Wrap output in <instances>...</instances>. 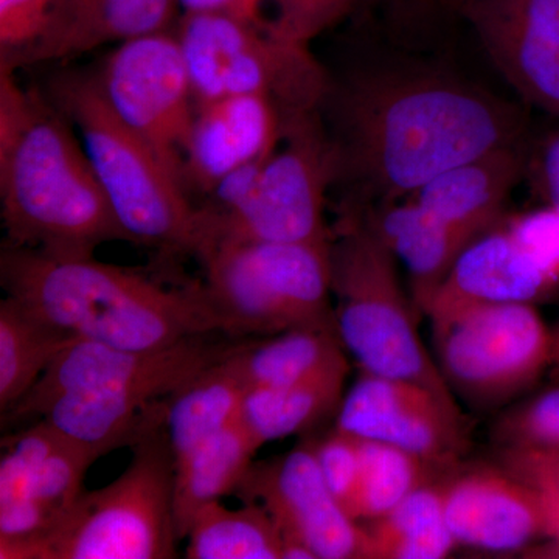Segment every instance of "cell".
<instances>
[{
	"label": "cell",
	"mask_w": 559,
	"mask_h": 559,
	"mask_svg": "<svg viewBox=\"0 0 559 559\" xmlns=\"http://www.w3.org/2000/svg\"><path fill=\"white\" fill-rule=\"evenodd\" d=\"M336 180L393 198L489 151L518 145L513 106L451 76L374 72L330 84Z\"/></svg>",
	"instance_id": "1"
},
{
	"label": "cell",
	"mask_w": 559,
	"mask_h": 559,
	"mask_svg": "<svg viewBox=\"0 0 559 559\" xmlns=\"http://www.w3.org/2000/svg\"><path fill=\"white\" fill-rule=\"evenodd\" d=\"M0 209L11 248L86 259L108 242L134 245L68 117L11 72H0Z\"/></svg>",
	"instance_id": "2"
},
{
	"label": "cell",
	"mask_w": 559,
	"mask_h": 559,
	"mask_svg": "<svg viewBox=\"0 0 559 559\" xmlns=\"http://www.w3.org/2000/svg\"><path fill=\"white\" fill-rule=\"evenodd\" d=\"M0 283L31 314L80 341L157 349L224 334L202 283L165 286L94 257L58 259L3 245Z\"/></svg>",
	"instance_id": "3"
},
{
	"label": "cell",
	"mask_w": 559,
	"mask_h": 559,
	"mask_svg": "<svg viewBox=\"0 0 559 559\" xmlns=\"http://www.w3.org/2000/svg\"><path fill=\"white\" fill-rule=\"evenodd\" d=\"M210 336L157 349L72 342L2 418L44 419L103 457L164 425L171 396L241 345Z\"/></svg>",
	"instance_id": "4"
},
{
	"label": "cell",
	"mask_w": 559,
	"mask_h": 559,
	"mask_svg": "<svg viewBox=\"0 0 559 559\" xmlns=\"http://www.w3.org/2000/svg\"><path fill=\"white\" fill-rule=\"evenodd\" d=\"M46 95L79 132L110 207L134 245L193 255L197 205L164 162L109 108L95 73H55Z\"/></svg>",
	"instance_id": "5"
},
{
	"label": "cell",
	"mask_w": 559,
	"mask_h": 559,
	"mask_svg": "<svg viewBox=\"0 0 559 559\" xmlns=\"http://www.w3.org/2000/svg\"><path fill=\"white\" fill-rule=\"evenodd\" d=\"M197 259L226 336L337 330L331 305V241H219L201 249Z\"/></svg>",
	"instance_id": "6"
},
{
	"label": "cell",
	"mask_w": 559,
	"mask_h": 559,
	"mask_svg": "<svg viewBox=\"0 0 559 559\" xmlns=\"http://www.w3.org/2000/svg\"><path fill=\"white\" fill-rule=\"evenodd\" d=\"M395 257L369 221L348 219L331 238L334 319L345 352L366 373L417 382L455 403L419 337Z\"/></svg>",
	"instance_id": "7"
},
{
	"label": "cell",
	"mask_w": 559,
	"mask_h": 559,
	"mask_svg": "<svg viewBox=\"0 0 559 559\" xmlns=\"http://www.w3.org/2000/svg\"><path fill=\"white\" fill-rule=\"evenodd\" d=\"M175 33L197 105L257 95L274 103L285 120L322 109L330 76L308 46L282 38L270 24L194 11L182 13Z\"/></svg>",
	"instance_id": "8"
},
{
	"label": "cell",
	"mask_w": 559,
	"mask_h": 559,
	"mask_svg": "<svg viewBox=\"0 0 559 559\" xmlns=\"http://www.w3.org/2000/svg\"><path fill=\"white\" fill-rule=\"evenodd\" d=\"M128 468L84 491L32 559H168L179 543L175 522V455L165 426L132 444Z\"/></svg>",
	"instance_id": "9"
},
{
	"label": "cell",
	"mask_w": 559,
	"mask_h": 559,
	"mask_svg": "<svg viewBox=\"0 0 559 559\" xmlns=\"http://www.w3.org/2000/svg\"><path fill=\"white\" fill-rule=\"evenodd\" d=\"M428 318L444 381L481 409L527 392L554 360V334L532 304L450 305Z\"/></svg>",
	"instance_id": "10"
},
{
	"label": "cell",
	"mask_w": 559,
	"mask_h": 559,
	"mask_svg": "<svg viewBox=\"0 0 559 559\" xmlns=\"http://www.w3.org/2000/svg\"><path fill=\"white\" fill-rule=\"evenodd\" d=\"M336 175V151L320 110L286 120L249 197L227 218L200 231L193 257L219 241H331L325 201Z\"/></svg>",
	"instance_id": "11"
},
{
	"label": "cell",
	"mask_w": 559,
	"mask_h": 559,
	"mask_svg": "<svg viewBox=\"0 0 559 559\" xmlns=\"http://www.w3.org/2000/svg\"><path fill=\"white\" fill-rule=\"evenodd\" d=\"M94 73L109 108L186 189L183 162L198 105L176 33L117 44Z\"/></svg>",
	"instance_id": "12"
},
{
	"label": "cell",
	"mask_w": 559,
	"mask_h": 559,
	"mask_svg": "<svg viewBox=\"0 0 559 559\" xmlns=\"http://www.w3.org/2000/svg\"><path fill=\"white\" fill-rule=\"evenodd\" d=\"M100 455L44 419L2 441L0 558L32 559L83 495Z\"/></svg>",
	"instance_id": "13"
},
{
	"label": "cell",
	"mask_w": 559,
	"mask_h": 559,
	"mask_svg": "<svg viewBox=\"0 0 559 559\" xmlns=\"http://www.w3.org/2000/svg\"><path fill=\"white\" fill-rule=\"evenodd\" d=\"M234 495L270 513L283 536V559L367 558V532L331 495L312 444L252 463Z\"/></svg>",
	"instance_id": "14"
},
{
	"label": "cell",
	"mask_w": 559,
	"mask_h": 559,
	"mask_svg": "<svg viewBox=\"0 0 559 559\" xmlns=\"http://www.w3.org/2000/svg\"><path fill=\"white\" fill-rule=\"evenodd\" d=\"M336 429L411 452L444 474L468 448L457 404L417 382L366 371L342 399Z\"/></svg>",
	"instance_id": "15"
},
{
	"label": "cell",
	"mask_w": 559,
	"mask_h": 559,
	"mask_svg": "<svg viewBox=\"0 0 559 559\" xmlns=\"http://www.w3.org/2000/svg\"><path fill=\"white\" fill-rule=\"evenodd\" d=\"M462 11L518 94L559 119V0H473Z\"/></svg>",
	"instance_id": "16"
},
{
	"label": "cell",
	"mask_w": 559,
	"mask_h": 559,
	"mask_svg": "<svg viewBox=\"0 0 559 559\" xmlns=\"http://www.w3.org/2000/svg\"><path fill=\"white\" fill-rule=\"evenodd\" d=\"M444 518L455 543L513 551L544 536L535 492L506 468L476 466L441 479Z\"/></svg>",
	"instance_id": "17"
},
{
	"label": "cell",
	"mask_w": 559,
	"mask_h": 559,
	"mask_svg": "<svg viewBox=\"0 0 559 559\" xmlns=\"http://www.w3.org/2000/svg\"><path fill=\"white\" fill-rule=\"evenodd\" d=\"M283 131L285 119L267 98L235 95L198 105L183 162L189 197L204 198L224 176L266 159L277 148Z\"/></svg>",
	"instance_id": "18"
},
{
	"label": "cell",
	"mask_w": 559,
	"mask_h": 559,
	"mask_svg": "<svg viewBox=\"0 0 559 559\" xmlns=\"http://www.w3.org/2000/svg\"><path fill=\"white\" fill-rule=\"evenodd\" d=\"M558 283L507 227L496 226L460 253L425 314L459 304L533 305Z\"/></svg>",
	"instance_id": "19"
},
{
	"label": "cell",
	"mask_w": 559,
	"mask_h": 559,
	"mask_svg": "<svg viewBox=\"0 0 559 559\" xmlns=\"http://www.w3.org/2000/svg\"><path fill=\"white\" fill-rule=\"evenodd\" d=\"M524 171L518 145L481 154L441 173L412 200L473 238L499 226L503 205Z\"/></svg>",
	"instance_id": "20"
},
{
	"label": "cell",
	"mask_w": 559,
	"mask_h": 559,
	"mask_svg": "<svg viewBox=\"0 0 559 559\" xmlns=\"http://www.w3.org/2000/svg\"><path fill=\"white\" fill-rule=\"evenodd\" d=\"M411 275L414 304L426 312L460 253L476 240L414 200L389 205L367 219Z\"/></svg>",
	"instance_id": "21"
},
{
	"label": "cell",
	"mask_w": 559,
	"mask_h": 559,
	"mask_svg": "<svg viewBox=\"0 0 559 559\" xmlns=\"http://www.w3.org/2000/svg\"><path fill=\"white\" fill-rule=\"evenodd\" d=\"M245 344L202 370L168 401L164 426L175 465L240 418L248 392L240 364Z\"/></svg>",
	"instance_id": "22"
},
{
	"label": "cell",
	"mask_w": 559,
	"mask_h": 559,
	"mask_svg": "<svg viewBox=\"0 0 559 559\" xmlns=\"http://www.w3.org/2000/svg\"><path fill=\"white\" fill-rule=\"evenodd\" d=\"M260 448L238 418L176 463L175 522L179 540L186 539L198 510L234 495Z\"/></svg>",
	"instance_id": "23"
},
{
	"label": "cell",
	"mask_w": 559,
	"mask_h": 559,
	"mask_svg": "<svg viewBox=\"0 0 559 559\" xmlns=\"http://www.w3.org/2000/svg\"><path fill=\"white\" fill-rule=\"evenodd\" d=\"M178 10L179 0H73L43 62L70 61L106 44L168 31Z\"/></svg>",
	"instance_id": "24"
},
{
	"label": "cell",
	"mask_w": 559,
	"mask_h": 559,
	"mask_svg": "<svg viewBox=\"0 0 559 559\" xmlns=\"http://www.w3.org/2000/svg\"><path fill=\"white\" fill-rule=\"evenodd\" d=\"M347 374L344 366L296 384L248 389L241 423L260 447L304 432L342 403Z\"/></svg>",
	"instance_id": "25"
},
{
	"label": "cell",
	"mask_w": 559,
	"mask_h": 559,
	"mask_svg": "<svg viewBox=\"0 0 559 559\" xmlns=\"http://www.w3.org/2000/svg\"><path fill=\"white\" fill-rule=\"evenodd\" d=\"M240 364L248 389L278 388L348 366L337 330L296 329L246 342Z\"/></svg>",
	"instance_id": "26"
},
{
	"label": "cell",
	"mask_w": 559,
	"mask_h": 559,
	"mask_svg": "<svg viewBox=\"0 0 559 559\" xmlns=\"http://www.w3.org/2000/svg\"><path fill=\"white\" fill-rule=\"evenodd\" d=\"M366 532L369 559H440L457 544L444 518L441 479L370 521Z\"/></svg>",
	"instance_id": "27"
},
{
	"label": "cell",
	"mask_w": 559,
	"mask_h": 559,
	"mask_svg": "<svg viewBox=\"0 0 559 559\" xmlns=\"http://www.w3.org/2000/svg\"><path fill=\"white\" fill-rule=\"evenodd\" d=\"M31 314L17 301H0V411L7 414L40 380L53 359L75 342Z\"/></svg>",
	"instance_id": "28"
},
{
	"label": "cell",
	"mask_w": 559,
	"mask_h": 559,
	"mask_svg": "<svg viewBox=\"0 0 559 559\" xmlns=\"http://www.w3.org/2000/svg\"><path fill=\"white\" fill-rule=\"evenodd\" d=\"M189 559H283V536L255 502L238 510L219 500L197 511L187 532Z\"/></svg>",
	"instance_id": "29"
},
{
	"label": "cell",
	"mask_w": 559,
	"mask_h": 559,
	"mask_svg": "<svg viewBox=\"0 0 559 559\" xmlns=\"http://www.w3.org/2000/svg\"><path fill=\"white\" fill-rule=\"evenodd\" d=\"M360 459L359 521L380 520L412 492L447 476L417 455L381 441L360 440Z\"/></svg>",
	"instance_id": "30"
},
{
	"label": "cell",
	"mask_w": 559,
	"mask_h": 559,
	"mask_svg": "<svg viewBox=\"0 0 559 559\" xmlns=\"http://www.w3.org/2000/svg\"><path fill=\"white\" fill-rule=\"evenodd\" d=\"M73 0H0V72L40 64Z\"/></svg>",
	"instance_id": "31"
},
{
	"label": "cell",
	"mask_w": 559,
	"mask_h": 559,
	"mask_svg": "<svg viewBox=\"0 0 559 559\" xmlns=\"http://www.w3.org/2000/svg\"><path fill=\"white\" fill-rule=\"evenodd\" d=\"M502 466L527 485L544 516V536L559 550V450L502 448Z\"/></svg>",
	"instance_id": "32"
},
{
	"label": "cell",
	"mask_w": 559,
	"mask_h": 559,
	"mask_svg": "<svg viewBox=\"0 0 559 559\" xmlns=\"http://www.w3.org/2000/svg\"><path fill=\"white\" fill-rule=\"evenodd\" d=\"M502 448L559 450V388L546 390L507 412L495 430Z\"/></svg>",
	"instance_id": "33"
},
{
	"label": "cell",
	"mask_w": 559,
	"mask_h": 559,
	"mask_svg": "<svg viewBox=\"0 0 559 559\" xmlns=\"http://www.w3.org/2000/svg\"><path fill=\"white\" fill-rule=\"evenodd\" d=\"M323 480L342 509L360 520V440L334 429L325 439L311 443Z\"/></svg>",
	"instance_id": "34"
},
{
	"label": "cell",
	"mask_w": 559,
	"mask_h": 559,
	"mask_svg": "<svg viewBox=\"0 0 559 559\" xmlns=\"http://www.w3.org/2000/svg\"><path fill=\"white\" fill-rule=\"evenodd\" d=\"M359 0H271L270 27L282 38L308 44L355 9Z\"/></svg>",
	"instance_id": "35"
},
{
	"label": "cell",
	"mask_w": 559,
	"mask_h": 559,
	"mask_svg": "<svg viewBox=\"0 0 559 559\" xmlns=\"http://www.w3.org/2000/svg\"><path fill=\"white\" fill-rule=\"evenodd\" d=\"M507 229L559 282V212L549 207L511 219Z\"/></svg>",
	"instance_id": "36"
},
{
	"label": "cell",
	"mask_w": 559,
	"mask_h": 559,
	"mask_svg": "<svg viewBox=\"0 0 559 559\" xmlns=\"http://www.w3.org/2000/svg\"><path fill=\"white\" fill-rule=\"evenodd\" d=\"M267 5L271 7V0H179L182 13L221 11L259 24H270V17L264 14V7Z\"/></svg>",
	"instance_id": "37"
},
{
	"label": "cell",
	"mask_w": 559,
	"mask_h": 559,
	"mask_svg": "<svg viewBox=\"0 0 559 559\" xmlns=\"http://www.w3.org/2000/svg\"><path fill=\"white\" fill-rule=\"evenodd\" d=\"M540 187L551 207L559 212V131L544 146L539 164Z\"/></svg>",
	"instance_id": "38"
},
{
	"label": "cell",
	"mask_w": 559,
	"mask_h": 559,
	"mask_svg": "<svg viewBox=\"0 0 559 559\" xmlns=\"http://www.w3.org/2000/svg\"><path fill=\"white\" fill-rule=\"evenodd\" d=\"M551 364H555L559 369V330L557 334H554V360H551Z\"/></svg>",
	"instance_id": "39"
},
{
	"label": "cell",
	"mask_w": 559,
	"mask_h": 559,
	"mask_svg": "<svg viewBox=\"0 0 559 559\" xmlns=\"http://www.w3.org/2000/svg\"><path fill=\"white\" fill-rule=\"evenodd\" d=\"M473 2V0H443V3H448V5L454 7V9L463 10L468 3Z\"/></svg>",
	"instance_id": "40"
}]
</instances>
